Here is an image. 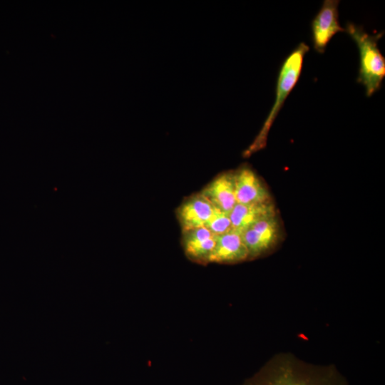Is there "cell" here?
Returning a JSON list of instances; mask_svg holds the SVG:
<instances>
[{
	"label": "cell",
	"instance_id": "52a82bcc",
	"mask_svg": "<svg viewBox=\"0 0 385 385\" xmlns=\"http://www.w3.org/2000/svg\"><path fill=\"white\" fill-rule=\"evenodd\" d=\"M215 207L201 192L188 197L177 210L182 231L205 227Z\"/></svg>",
	"mask_w": 385,
	"mask_h": 385
},
{
	"label": "cell",
	"instance_id": "ba28073f",
	"mask_svg": "<svg viewBox=\"0 0 385 385\" xmlns=\"http://www.w3.org/2000/svg\"><path fill=\"white\" fill-rule=\"evenodd\" d=\"M247 259L249 255L241 232L232 229L216 236L215 245L208 262L235 263Z\"/></svg>",
	"mask_w": 385,
	"mask_h": 385
},
{
	"label": "cell",
	"instance_id": "277c9868",
	"mask_svg": "<svg viewBox=\"0 0 385 385\" xmlns=\"http://www.w3.org/2000/svg\"><path fill=\"white\" fill-rule=\"evenodd\" d=\"M339 1L325 0L312 21V39L314 50L324 53L332 37L339 32H344L339 21L338 5Z\"/></svg>",
	"mask_w": 385,
	"mask_h": 385
},
{
	"label": "cell",
	"instance_id": "3957f363",
	"mask_svg": "<svg viewBox=\"0 0 385 385\" xmlns=\"http://www.w3.org/2000/svg\"><path fill=\"white\" fill-rule=\"evenodd\" d=\"M309 47L300 43L284 59L281 65L275 90V100L264 125L250 146V152L256 151L266 145L268 132L288 96L297 85L300 77L304 58Z\"/></svg>",
	"mask_w": 385,
	"mask_h": 385
},
{
	"label": "cell",
	"instance_id": "8992f818",
	"mask_svg": "<svg viewBox=\"0 0 385 385\" xmlns=\"http://www.w3.org/2000/svg\"><path fill=\"white\" fill-rule=\"evenodd\" d=\"M237 203L252 204L271 200L262 180L250 168L244 166L234 173Z\"/></svg>",
	"mask_w": 385,
	"mask_h": 385
},
{
	"label": "cell",
	"instance_id": "9c48e42d",
	"mask_svg": "<svg viewBox=\"0 0 385 385\" xmlns=\"http://www.w3.org/2000/svg\"><path fill=\"white\" fill-rule=\"evenodd\" d=\"M217 209L230 213L236 205L234 173H225L216 177L200 192Z\"/></svg>",
	"mask_w": 385,
	"mask_h": 385
},
{
	"label": "cell",
	"instance_id": "8fae6325",
	"mask_svg": "<svg viewBox=\"0 0 385 385\" xmlns=\"http://www.w3.org/2000/svg\"><path fill=\"white\" fill-rule=\"evenodd\" d=\"M275 216L271 200L252 204L236 203L230 213L232 228L240 232L260 220Z\"/></svg>",
	"mask_w": 385,
	"mask_h": 385
},
{
	"label": "cell",
	"instance_id": "7a4b0ae2",
	"mask_svg": "<svg viewBox=\"0 0 385 385\" xmlns=\"http://www.w3.org/2000/svg\"><path fill=\"white\" fill-rule=\"evenodd\" d=\"M345 31L354 41L359 51L357 82L364 86L366 95L370 97L380 89L385 77V58L378 47L384 31L370 34L363 26L354 23H348Z\"/></svg>",
	"mask_w": 385,
	"mask_h": 385
},
{
	"label": "cell",
	"instance_id": "7c38bea8",
	"mask_svg": "<svg viewBox=\"0 0 385 385\" xmlns=\"http://www.w3.org/2000/svg\"><path fill=\"white\" fill-rule=\"evenodd\" d=\"M205 227L216 236L228 232L233 229L230 215L215 207Z\"/></svg>",
	"mask_w": 385,
	"mask_h": 385
},
{
	"label": "cell",
	"instance_id": "5b68a950",
	"mask_svg": "<svg viewBox=\"0 0 385 385\" xmlns=\"http://www.w3.org/2000/svg\"><path fill=\"white\" fill-rule=\"evenodd\" d=\"M249 259L267 253L277 242L279 225L275 217L260 220L241 232Z\"/></svg>",
	"mask_w": 385,
	"mask_h": 385
},
{
	"label": "cell",
	"instance_id": "30bf717a",
	"mask_svg": "<svg viewBox=\"0 0 385 385\" xmlns=\"http://www.w3.org/2000/svg\"><path fill=\"white\" fill-rule=\"evenodd\" d=\"M215 241L216 235L205 227L183 232V246L186 255L198 262H208Z\"/></svg>",
	"mask_w": 385,
	"mask_h": 385
},
{
	"label": "cell",
	"instance_id": "6da1fadb",
	"mask_svg": "<svg viewBox=\"0 0 385 385\" xmlns=\"http://www.w3.org/2000/svg\"><path fill=\"white\" fill-rule=\"evenodd\" d=\"M243 385H348L332 366L309 364L291 355L271 359Z\"/></svg>",
	"mask_w": 385,
	"mask_h": 385
}]
</instances>
